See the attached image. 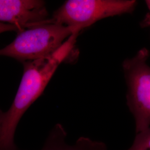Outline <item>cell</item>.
Here are the masks:
<instances>
[{"mask_svg": "<svg viewBox=\"0 0 150 150\" xmlns=\"http://www.w3.org/2000/svg\"><path fill=\"white\" fill-rule=\"evenodd\" d=\"M79 33L72 35L54 54L41 59L25 62L21 81L11 107L0 114V150H18L15 134L22 116L41 95L59 64L75 47Z\"/></svg>", "mask_w": 150, "mask_h": 150, "instance_id": "obj_1", "label": "cell"}, {"mask_svg": "<svg viewBox=\"0 0 150 150\" xmlns=\"http://www.w3.org/2000/svg\"><path fill=\"white\" fill-rule=\"evenodd\" d=\"M48 20L18 33L15 39L1 50V55L22 63L41 59L54 54L72 35L81 31L77 27L51 23Z\"/></svg>", "mask_w": 150, "mask_h": 150, "instance_id": "obj_2", "label": "cell"}, {"mask_svg": "<svg viewBox=\"0 0 150 150\" xmlns=\"http://www.w3.org/2000/svg\"><path fill=\"white\" fill-rule=\"evenodd\" d=\"M149 51L142 48L131 59L123 62L127 85V105L135 121L136 132L150 127V67L147 64Z\"/></svg>", "mask_w": 150, "mask_h": 150, "instance_id": "obj_3", "label": "cell"}, {"mask_svg": "<svg viewBox=\"0 0 150 150\" xmlns=\"http://www.w3.org/2000/svg\"><path fill=\"white\" fill-rule=\"evenodd\" d=\"M136 4L134 0H68L48 22L82 30L103 18L131 13Z\"/></svg>", "mask_w": 150, "mask_h": 150, "instance_id": "obj_4", "label": "cell"}, {"mask_svg": "<svg viewBox=\"0 0 150 150\" xmlns=\"http://www.w3.org/2000/svg\"><path fill=\"white\" fill-rule=\"evenodd\" d=\"M45 1L42 0H1V32L18 33L41 25L49 19Z\"/></svg>", "mask_w": 150, "mask_h": 150, "instance_id": "obj_5", "label": "cell"}, {"mask_svg": "<svg viewBox=\"0 0 150 150\" xmlns=\"http://www.w3.org/2000/svg\"><path fill=\"white\" fill-rule=\"evenodd\" d=\"M67 132L59 123L56 124L49 133L41 150H107L105 143L94 141L86 137H81L75 144L66 142Z\"/></svg>", "mask_w": 150, "mask_h": 150, "instance_id": "obj_6", "label": "cell"}, {"mask_svg": "<svg viewBox=\"0 0 150 150\" xmlns=\"http://www.w3.org/2000/svg\"><path fill=\"white\" fill-rule=\"evenodd\" d=\"M127 150H150V127L136 134L133 144Z\"/></svg>", "mask_w": 150, "mask_h": 150, "instance_id": "obj_7", "label": "cell"}, {"mask_svg": "<svg viewBox=\"0 0 150 150\" xmlns=\"http://www.w3.org/2000/svg\"><path fill=\"white\" fill-rule=\"evenodd\" d=\"M146 4L147 6L149 12L145 16L144 20L141 23V26L142 27H150V0L146 1Z\"/></svg>", "mask_w": 150, "mask_h": 150, "instance_id": "obj_8", "label": "cell"}]
</instances>
